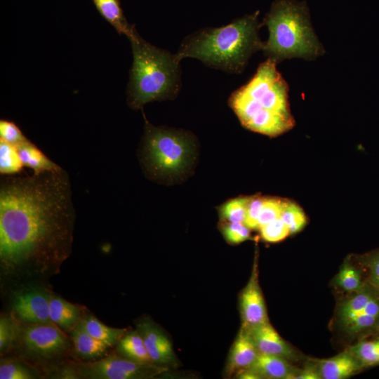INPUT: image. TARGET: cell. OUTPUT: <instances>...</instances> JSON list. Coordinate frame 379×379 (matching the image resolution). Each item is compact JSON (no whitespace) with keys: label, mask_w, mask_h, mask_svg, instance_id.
I'll return each instance as SVG.
<instances>
[{"label":"cell","mask_w":379,"mask_h":379,"mask_svg":"<svg viewBox=\"0 0 379 379\" xmlns=\"http://www.w3.org/2000/svg\"><path fill=\"white\" fill-rule=\"evenodd\" d=\"M93 2L100 13L118 33L127 37L131 35L135 26L126 20L118 0H93Z\"/></svg>","instance_id":"cell-20"},{"label":"cell","mask_w":379,"mask_h":379,"mask_svg":"<svg viewBox=\"0 0 379 379\" xmlns=\"http://www.w3.org/2000/svg\"><path fill=\"white\" fill-rule=\"evenodd\" d=\"M75 212L65 170L4 175L0 261L4 272L44 273L71 252Z\"/></svg>","instance_id":"cell-1"},{"label":"cell","mask_w":379,"mask_h":379,"mask_svg":"<svg viewBox=\"0 0 379 379\" xmlns=\"http://www.w3.org/2000/svg\"><path fill=\"white\" fill-rule=\"evenodd\" d=\"M363 270L361 265L357 267L349 259L347 260L335 277V285L348 293L360 289L366 282L363 279Z\"/></svg>","instance_id":"cell-24"},{"label":"cell","mask_w":379,"mask_h":379,"mask_svg":"<svg viewBox=\"0 0 379 379\" xmlns=\"http://www.w3.org/2000/svg\"><path fill=\"white\" fill-rule=\"evenodd\" d=\"M264 24L268 28L269 39L262 43L261 50L277 63L296 57L312 60L324 53L312 27L305 2L275 0Z\"/></svg>","instance_id":"cell-5"},{"label":"cell","mask_w":379,"mask_h":379,"mask_svg":"<svg viewBox=\"0 0 379 379\" xmlns=\"http://www.w3.org/2000/svg\"><path fill=\"white\" fill-rule=\"evenodd\" d=\"M248 330L258 353L279 355L288 360L295 357L293 348L279 335L269 321Z\"/></svg>","instance_id":"cell-14"},{"label":"cell","mask_w":379,"mask_h":379,"mask_svg":"<svg viewBox=\"0 0 379 379\" xmlns=\"http://www.w3.org/2000/svg\"><path fill=\"white\" fill-rule=\"evenodd\" d=\"M259 11L229 25L205 28L187 36L175 56L179 61L194 58L206 65L232 73H239L251 55L262 49L258 36L261 26Z\"/></svg>","instance_id":"cell-3"},{"label":"cell","mask_w":379,"mask_h":379,"mask_svg":"<svg viewBox=\"0 0 379 379\" xmlns=\"http://www.w3.org/2000/svg\"><path fill=\"white\" fill-rule=\"evenodd\" d=\"M50 298L51 295L42 288H24L14 295L13 310L24 322L51 324Z\"/></svg>","instance_id":"cell-9"},{"label":"cell","mask_w":379,"mask_h":379,"mask_svg":"<svg viewBox=\"0 0 379 379\" xmlns=\"http://www.w3.org/2000/svg\"><path fill=\"white\" fill-rule=\"evenodd\" d=\"M294 379H321L317 364L307 365L304 368L300 369Z\"/></svg>","instance_id":"cell-36"},{"label":"cell","mask_w":379,"mask_h":379,"mask_svg":"<svg viewBox=\"0 0 379 379\" xmlns=\"http://www.w3.org/2000/svg\"><path fill=\"white\" fill-rule=\"evenodd\" d=\"M50 317L55 324L72 331L79 324V309L60 297L51 295Z\"/></svg>","instance_id":"cell-19"},{"label":"cell","mask_w":379,"mask_h":379,"mask_svg":"<svg viewBox=\"0 0 379 379\" xmlns=\"http://www.w3.org/2000/svg\"><path fill=\"white\" fill-rule=\"evenodd\" d=\"M152 361L166 366L175 362L173 345L161 328L149 320H143L137 326Z\"/></svg>","instance_id":"cell-12"},{"label":"cell","mask_w":379,"mask_h":379,"mask_svg":"<svg viewBox=\"0 0 379 379\" xmlns=\"http://www.w3.org/2000/svg\"><path fill=\"white\" fill-rule=\"evenodd\" d=\"M249 197H238L227 201L220 208V218L227 222L244 223Z\"/></svg>","instance_id":"cell-26"},{"label":"cell","mask_w":379,"mask_h":379,"mask_svg":"<svg viewBox=\"0 0 379 379\" xmlns=\"http://www.w3.org/2000/svg\"><path fill=\"white\" fill-rule=\"evenodd\" d=\"M358 262L364 270L366 281L379 289V248L360 256Z\"/></svg>","instance_id":"cell-29"},{"label":"cell","mask_w":379,"mask_h":379,"mask_svg":"<svg viewBox=\"0 0 379 379\" xmlns=\"http://www.w3.org/2000/svg\"><path fill=\"white\" fill-rule=\"evenodd\" d=\"M23 167L17 147L0 140V173L3 175L19 174Z\"/></svg>","instance_id":"cell-25"},{"label":"cell","mask_w":379,"mask_h":379,"mask_svg":"<svg viewBox=\"0 0 379 379\" xmlns=\"http://www.w3.org/2000/svg\"><path fill=\"white\" fill-rule=\"evenodd\" d=\"M335 321L349 338L359 340L379 330V289L366 282L338 304Z\"/></svg>","instance_id":"cell-7"},{"label":"cell","mask_w":379,"mask_h":379,"mask_svg":"<svg viewBox=\"0 0 379 379\" xmlns=\"http://www.w3.org/2000/svg\"><path fill=\"white\" fill-rule=\"evenodd\" d=\"M128 39L133 52L128 105L137 109L147 102L174 98L180 88V61L175 54L145 41L135 27Z\"/></svg>","instance_id":"cell-4"},{"label":"cell","mask_w":379,"mask_h":379,"mask_svg":"<svg viewBox=\"0 0 379 379\" xmlns=\"http://www.w3.org/2000/svg\"><path fill=\"white\" fill-rule=\"evenodd\" d=\"M242 326L251 328L269 321L256 265L240 295Z\"/></svg>","instance_id":"cell-11"},{"label":"cell","mask_w":379,"mask_h":379,"mask_svg":"<svg viewBox=\"0 0 379 379\" xmlns=\"http://www.w3.org/2000/svg\"><path fill=\"white\" fill-rule=\"evenodd\" d=\"M117 351L124 357L140 363H153L142 336L138 331L125 333L117 343Z\"/></svg>","instance_id":"cell-21"},{"label":"cell","mask_w":379,"mask_h":379,"mask_svg":"<svg viewBox=\"0 0 379 379\" xmlns=\"http://www.w3.org/2000/svg\"><path fill=\"white\" fill-rule=\"evenodd\" d=\"M271 59L260 64L245 85L232 93L229 105L246 128L269 136L290 130L288 86Z\"/></svg>","instance_id":"cell-2"},{"label":"cell","mask_w":379,"mask_h":379,"mask_svg":"<svg viewBox=\"0 0 379 379\" xmlns=\"http://www.w3.org/2000/svg\"><path fill=\"white\" fill-rule=\"evenodd\" d=\"M22 342L29 351L46 357L62 352L67 344L63 333L51 323L27 327Z\"/></svg>","instance_id":"cell-10"},{"label":"cell","mask_w":379,"mask_h":379,"mask_svg":"<svg viewBox=\"0 0 379 379\" xmlns=\"http://www.w3.org/2000/svg\"><path fill=\"white\" fill-rule=\"evenodd\" d=\"M262 238L267 242L284 240L291 233L286 225L280 219H275L259 227Z\"/></svg>","instance_id":"cell-30"},{"label":"cell","mask_w":379,"mask_h":379,"mask_svg":"<svg viewBox=\"0 0 379 379\" xmlns=\"http://www.w3.org/2000/svg\"><path fill=\"white\" fill-rule=\"evenodd\" d=\"M317 366L321 379H344L364 369L348 350L333 357L318 361Z\"/></svg>","instance_id":"cell-16"},{"label":"cell","mask_w":379,"mask_h":379,"mask_svg":"<svg viewBox=\"0 0 379 379\" xmlns=\"http://www.w3.org/2000/svg\"><path fill=\"white\" fill-rule=\"evenodd\" d=\"M71 334L77 353L84 358L100 357L109 348L105 344L91 335L81 321L72 330Z\"/></svg>","instance_id":"cell-18"},{"label":"cell","mask_w":379,"mask_h":379,"mask_svg":"<svg viewBox=\"0 0 379 379\" xmlns=\"http://www.w3.org/2000/svg\"><path fill=\"white\" fill-rule=\"evenodd\" d=\"M34 375L30 370L20 363L1 361L0 364L1 379H30Z\"/></svg>","instance_id":"cell-32"},{"label":"cell","mask_w":379,"mask_h":379,"mask_svg":"<svg viewBox=\"0 0 379 379\" xmlns=\"http://www.w3.org/2000/svg\"><path fill=\"white\" fill-rule=\"evenodd\" d=\"M222 229L224 238L232 244H240L250 237V229L242 222H227Z\"/></svg>","instance_id":"cell-33"},{"label":"cell","mask_w":379,"mask_h":379,"mask_svg":"<svg viewBox=\"0 0 379 379\" xmlns=\"http://www.w3.org/2000/svg\"><path fill=\"white\" fill-rule=\"evenodd\" d=\"M192 154L193 143L187 133L146 121L142 161L152 176L170 178L181 173L188 166Z\"/></svg>","instance_id":"cell-6"},{"label":"cell","mask_w":379,"mask_h":379,"mask_svg":"<svg viewBox=\"0 0 379 379\" xmlns=\"http://www.w3.org/2000/svg\"><path fill=\"white\" fill-rule=\"evenodd\" d=\"M16 147L24 166L32 169L34 174L62 169L29 140Z\"/></svg>","instance_id":"cell-17"},{"label":"cell","mask_w":379,"mask_h":379,"mask_svg":"<svg viewBox=\"0 0 379 379\" xmlns=\"http://www.w3.org/2000/svg\"><path fill=\"white\" fill-rule=\"evenodd\" d=\"M286 201L276 199H264L258 218V229L275 219L279 218Z\"/></svg>","instance_id":"cell-31"},{"label":"cell","mask_w":379,"mask_h":379,"mask_svg":"<svg viewBox=\"0 0 379 379\" xmlns=\"http://www.w3.org/2000/svg\"><path fill=\"white\" fill-rule=\"evenodd\" d=\"M243 370L247 371L253 379H294L300 371L284 357L263 353H258L253 363Z\"/></svg>","instance_id":"cell-13"},{"label":"cell","mask_w":379,"mask_h":379,"mask_svg":"<svg viewBox=\"0 0 379 379\" xmlns=\"http://www.w3.org/2000/svg\"><path fill=\"white\" fill-rule=\"evenodd\" d=\"M264 199L258 196L249 197L244 224L250 230L258 229V218Z\"/></svg>","instance_id":"cell-35"},{"label":"cell","mask_w":379,"mask_h":379,"mask_svg":"<svg viewBox=\"0 0 379 379\" xmlns=\"http://www.w3.org/2000/svg\"><path fill=\"white\" fill-rule=\"evenodd\" d=\"M166 366L154 363H140L124 357L108 356L102 359L79 364L78 375L91 379L151 378L166 371Z\"/></svg>","instance_id":"cell-8"},{"label":"cell","mask_w":379,"mask_h":379,"mask_svg":"<svg viewBox=\"0 0 379 379\" xmlns=\"http://www.w3.org/2000/svg\"><path fill=\"white\" fill-rule=\"evenodd\" d=\"M279 218L288 227L291 234L300 231L307 223V218L302 209L289 201H286Z\"/></svg>","instance_id":"cell-27"},{"label":"cell","mask_w":379,"mask_h":379,"mask_svg":"<svg viewBox=\"0 0 379 379\" xmlns=\"http://www.w3.org/2000/svg\"><path fill=\"white\" fill-rule=\"evenodd\" d=\"M258 354L248 328L241 326L230 352L226 366L227 373L231 375L248 368Z\"/></svg>","instance_id":"cell-15"},{"label":"cell","mask_w":379,"mask_h":379,"mask_svg":"<svg viewBox=\"0 0 379 379\" xmlns=\"http://www.w3.org/2000/svg\"><path fill=\"white\" fill-rule=\"evenodd\" d=\"M371 337L370 340L364 338L358 340L347 349L364 369L379 365V337Z\"/></svg>","instance_id":"cell-23"},{"label":"cell","mask_w":379,"mask_h":379,"mask_svg":"<svg viewBox=\"0 0 379 379\" xmlns=\"http://www.w3.org/2000/svg\"><path fill=\"white\" fill-rule=\"evenodd\" d=\"M372 336L379 337V330L376 331L375 333H374Z\"/></svg>","instance_id":"cell-37"},{"label":"cell","mask_w":379,"mask_h":379,"mask_svg":"<svg viewBox=\"0 0 379 379\" xmlns=\"http://www.w3.org/2000/svg\"><path fill=\"white\" fill-rule=\"evenodd\" d=\"M20 333L16 321L10 316L1 315L0 319V351L8 350L16 341Z\"/></svg>","instance_id":"cell-28"},{"label":"cell","mask_w":379,"mask_h":379,"mask_svg":"<svg viewBox=\"0 0 379 379\" xmlns=\"http://www.w3.org/2000/svg\"><path fill=\"white\" fill-rule=\"evenodd\" d=\"M81 322L91 335L109 347L117 344L127 331L125 328L107 326L93 316L86 317Z\"/></svg>","instance_id":"cell-22"},{"label":"cell","mask_w":379,"mask_h":379,"mask_svg":"<svg viewBox=\"0 0 379 379\" xmlns=\"http://www.w3.org/2000/svg\"><path fill=\"white\" fill-rule=\"evenodd\" d=\"M0 140L15 147L29 140L15 123L6 120L0 121Z\"/></svg>","instance_id":"cell-34"}]
</instances>
